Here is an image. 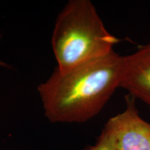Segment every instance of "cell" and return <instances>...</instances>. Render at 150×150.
<instances>
[{
    "mask_svg": "<svg viewBox=\"0 0 150 150\" xmlns=\"http://www.w3.org/2000/svg\"><path fill=\"white\" fill-rule=\"evenodd\" d=\"M1 35H0V41H1ZM0 66L6 67V68H11L10 65L8 64V63H5V62L1 61V60H0Z\"/></svg>",
    "mask_w": 150,
    "mask_h": 150,
    "instance_id": "6",
    "label": "cell"
},
{
    "mask_svg": "<svg viewBox=\"0 0 150 150\" xmlns=\"http://www.w3.org/2000/svg\"><path fill=\"white\" fill-rule=\"evenodd\" d=\"M83 150H115V142L111 133L104 127L97 138L96 143Z\"/></svg>",
    "mask_w": 150,
    "mask_h": 150,
    "instance_id": "5",
    "label": "cell"
},
{
    "mask_svg": "<svg viewBox=\"0 0 150 150\" xmlns=\"http://www.w3.org/2000/svg\"><path fill=\"white\" fill-rule=\"evenodd\" d=\"M120 42L106 29L89 0H70L56 20L52 47L56 69L66 72L106 56Z\"/></svg>",
    "mask_w": 150,
    "mask_h": 150,
    "instance_id": "2",
    "label": "cell"
},
{
    "mask_svg": "<svg viewBox=\"0 0 150 150\" xmlns=\"http://www.w3.org/2000/svg\"><path fill=\"white\" fill-rule=\"evenodd\" d=\"M122 56L114 50L66 72L56 69L38 87L53 123H82L99 113L120 82Z\"/></svg>",
    "mask_w": 150,
    "mask_h": 150,
    "instance_id": "1",
    "label": "cell"
},
{
    "mask_svg": "<svg viewBox=\"0 0 150 150\" xmlns=\"http://www.w3.org/2000/svg\"><path fill=\"white\" fill-rule=\"evenodd\" d=\"M120 87L150 106V44L122 56Z\"/></svg>",
    "mask_w": 150,
    "mask_h": 150,
    "instance_id": "4",
    "label": "cell"
},
{
    "mask_svg": "<svg viewBox=\"0 0 150 150\" xmlns=\"http://www.w3.org/2000/svg\"><path fill=\"white\" fill-rule=\"evenodd\" d=\"M125 99L124 111L110 117L104 125L113 137L115 150H150V124L140 116L135 98Z\"/></svg>",
    "mask_w": 150,
    "mask_h": 150,
    "instance_id": "3",
    "label": "cell"
}]
</instances>
